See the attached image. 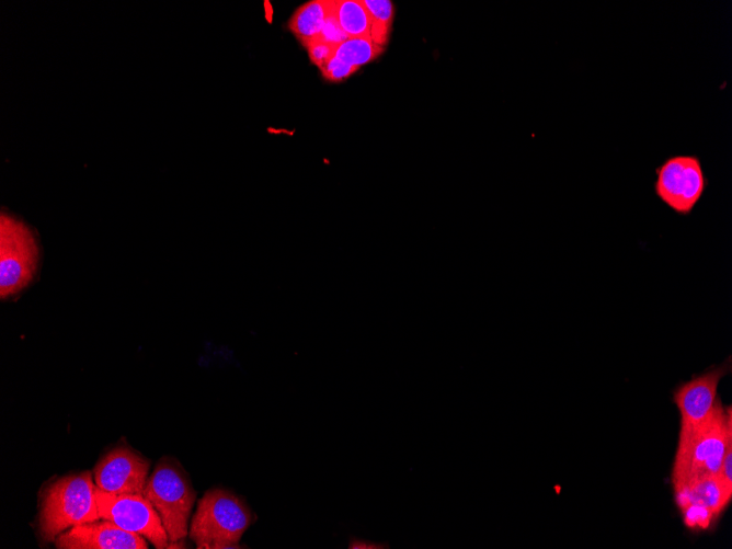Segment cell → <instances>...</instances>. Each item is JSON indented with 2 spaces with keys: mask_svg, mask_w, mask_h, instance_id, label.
<instances>
[{
  "mask_svg": "<svg viewBox=\"0 0 732 549\" xmlns=\"http://www.w3.org/2000/svg\"><path fill=\"white\" fill-rule=\"evenodd\" d=\"M674 492L684 524L690 529L709 528L732 497V487L718 474L699 479Z\"/></svg>",
  "mask_w": 732,
  "mask_h": 549,
  "instance_id": "9",
  "label": "cell"
},
{
  "mask_svg": "<svg viewBox=\"0 0 732 549\" xmlns=\"http://www.w3.org/2000/svg\"><path fill=\"white\" fill-rule=\"evenodd\" d=\"M334 7V0H312L301 4L288 21V28L306 46L318 39L322 26Z\"/></svg>",
  "mask_w": 732,
  "mask_h": 549,
  "instance_id": "12",
  "label": "cell"
},
{
  "mask_svg": "<svg viewBox=\"0 0 732 549\" xmlns=\"http://www.w3.org/2000/svg\"><path fill=\"white\" fill-rule=\"evenodd\" d=\"M358 68L347 65L333 56L320 67L322 76L332 82H340L353 75Z\"/></svg>",
  "mask_w": 732,
  "mask_h": 549,
  "instance_id": "16",
  "label": "cell"
},
{
  "mask_svg": "<svg viewBox=\"0 0 732 549\" xmlns=\"http://www.w3.org/2000/svg\"><path fill=\"white\" fill-rule=\"evenodd\" d=\"M730 370L729 357L723 364L712 366L675 388L673 401L680 415V426L700 424L716 412L721 405L719 384Z\"/></svg>",
  "mask_w": 732,
  "mask_h": 549,
  "instance_id": "10",
  "label": "cell"
},
{
  "mask_svg": "<svg viewBox=\"0 0 732 549\" xmlns=\"http://www.w3.org/2000/svg\"><path fill=\"white\" fill-rule=\"evenodd\" d=\"M95 499L100 518L142 536L157 549L169 548L161 518L144 494H112L95 485Z\"/></svg>",
  "mask_w": 732,
  "mask_h": 549,
  "instance_id": "7",
  "label": "cell"
},
{
  "mask_svg": "<svg viewBox=\"0 0 732 549\" xmlns=\"http://www.w3.org/2000/svg\"><path fill=\"white\" fill-rule=\"evenodd\" d=\"M654 193L677 215L687 216L704 195L708 181L695 155H674L655 170Z\"/></svg>",
  "mask_w": 732,
  "mask_h": 549,
  "instance_id": "6",
  "label": "cell"
},
{
  "mask_svg": "<svg viewBox=\"0 0 732 549\" xmlns=\"http://www.w3.org/2000/svg\"><path fill=\"white\" fill-rule=\"evenodd\" d=\"M373 20L371 39L385 46L393 20V4L389 0H363Z\"/></svg>",
  "mask_w": 732,
  "mask_h": 549,
  "instance_id": "15",
  "label": "cell"
},
{
  "mask_svg": "<svg viewBox=\"0 0 732 549\" xmlns=\"http://www.w3.org/2000/svg\"><path fill=\"white\" fill-rule=\"evenodd\" d=\"M150 460L128 445L105 453L93 468L95 485L112 494H144Z\"/></svg>",
  "mask_w": 732,
  "mask_h": 549,
  "instance_id": "8",
  "label": "cell"
},
{
  "mask_svg": "<svg viewBox=\"0 0 732 549\" xmlns=\"http://www.w3.org/2000/svg\"><path fill=\"white\" fill-rule=\"evenodd\" d=\"M254 521L253 511L241 496L213 488L196 504L188 538L198 549L240 548L241 537Z\"/></svg>",
  "mask_w": 732,
  "mask_h": 549,
  "instance_id": "3",
  "label": "cell"
},
{
  "mask_svg": "<svg viewBox=\"0 0 732 549\" xmlns=\"http://www.w3.org/2000/svg\"><path fill=\"white\" fill-rule=\"evenodd\" d=\"M334 13L348 37L371 38L373 20L363 0H336Z\"/></svg>",
  "mask_w": 732,
  "mask_h": 549,
  "instance_id": "13",
  "label": "cell"
},
{
  "mask_svg": "<svg viewBox=\"0 0 732 549\" xmlns=\"http://www.w3.org/2000/svg\"><path fill=\"white\" fill-rule=\"evenodd\" d=\"M718 476L725 484L732 487V444L725 450Z\"/></svg>",
  "mask_w": 732,
  "mask_h": 549,
  "instance_id": "19",
  "label": "cell"
},
{
  "mask_svg": "<svg viewBox=\"0 0 732 549\" xmlns=\"http://www.w3.org/2000/svg\"><path fill=\"white\" fill-rule=\"evenodd\" d=\"M310 61L317 67L323 66L335 55L336 46L316 39L306 46Z\"/></svg>",
  "mask_w": 732,
  "mask_h": 549,
  "instance_id": "18",
  "label": "cell"
},
{
  "mask_svg": "<svg viewBox=\"0 0 732 549\" xmlns=\"http://www.w3.org/2000/svg\"><path fill=\"white\" fill-rule=\"evenodd\" d=\"M384 545L380 544H375L366 540H358V539H352L350 542L348 548H356V549H373V548H386L382 547Z\"/></svg>",
  "mask_w": 732,
  "mask_h": 549,
  "instance_id": "20",
  "label": "cell"
},
{
  "mask_svg": "<svg viewBox=\"0 0 732 549\" xmlns=\"http://www.w3.org/2000/svg\"><path fill=\"white\" fill-rule=\"evenodd\" d=\"M93 472H72L48 482L38 501L37 534L54 542L69 528L99 519Z\"/></svg>",
  "mask_w": 732,
  "mask_h": 549,
  "instance_id": "2",
  "label": "cell"
},
{
  "mask_svg": "<svg viewBox=\"0 0 732 549\" xmlns=\"http://www.w3.org/2000/svg\"><path fill=\"white\" fill-rule=\"evenodd\" d=\"M38 248L32 230L18 218L0 215V296L8 298L28 285L35 273Z\"/></svg>",
  "mask_w": 732,
  "mask_h": 549,
  "instance_id": "5",
  "label": "cell"
},
{
  "mask_svg": "<svg viewBox=\"0 0 732 549\" xmlns=\"http://www.w3.org/2000/svg\"><path fill=\"white\" fill-rule=\"evenodd\" d=\"M384 50L369 37H348L335 50V57L343 62L359 68L376 59Z\"/></svg>",
  "mask_w": 732,
  "mask_h": 549,
  "instance_id": "14",
  "label": "cell"
},
{
  "mask_svg": "<svg viewBox=\"0 0 732 549\" xmlns=\"http://www.w3.org/2000/svg\"><path fill=\"white\" fill-rule=\"evenodd\" d=\"M732 444L731 408L721 404L705 422L680 426L672 470L674 490L699 479L717 476Z\"/></svg>",
  "mask_w": 732,
  "mask_h": 549,
  "instance_id": "1",
  "label": "cell"
},
{
  "mask_svg": "<svg viewBox=\"0 0 732 549\" xmlns=\"http://www.w3.org/2000/svg\"><path fill=\"white\" fill-rule=\"evenodd\" d=\"M144 495L161 518L169 548L183 547L196 501V491L183 466L175 458L162 457L149 474Z\"/></svg>",
  "mask_w": 732,
  "mask_h": 549,
  "instance_id": "4",
  "label": "cell"
},
{
  "mask_svg": "<svg viewBox=\"0 0 732 549\" xmlns=\"http://www.w3.org/2000/svg\"><path fill=\"white\" fill-rule=\"evenodd\" d=\"M347 38L348 36L343 32L338 22L333 7V10L328 15L322 26L318 39L338 47L341 43H343Z\"/></svg>",
  "mask_w": 732,
  "mask_h": 549,
  "instance_id": "17",
  "label": "cell"
},
{
  "mask_svg": "<svg viewBox=\"0 0 732 549\" xmlns=\"http://www.w3.org/2000/svg\"><path fill=\"white\" fill-rule=\"evenodd\" d=\"M58 549H148L147 539L113 522L99 518L76 525L54 541Z\"/></svg>",
  "mask_w": 732,
  "mask_h": 549,
  "instance_id": "11",
  "label": "cell"
}]
</instances>
